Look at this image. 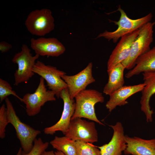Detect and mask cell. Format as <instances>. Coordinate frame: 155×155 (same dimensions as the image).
I'll use <instances>...</instances> for the list:
<instances>
[{
    "mask_svg": "<svg viewBox=\"0 0 155 155\" xmlns=\"http://www.w3.org/2000/svg\"><path fill=\"white\" fill-rule=\"evenodd\" d=\"M74 98L75 110L71 120L84 118L104 125L97 118L94 108L96 104L104 102V97L102 93L94 89H86L79 93Z\"/></svg>",
    "mask_w": 155,
    "mask_h": 155,
    "instance_id": "1",
    "label": "cell"
},
{
    "mask_svg": "<svg viewBox=\"0 0 155 155\" xmlns=\"http://www.w3.org/2000/svg\"><path fill=\"white\" fill-rule=\"evenodd\" d=\"M118 10L121 14L119 20L117 21L109 20L110 22L118 26L117 29L113 32L106 30L98 34L95 39L103 37L108 41L112 40L114 43H115L119 38L140 29L145 24L151 22L153 17L152 13H150L140 18L132 19L127 16L120 5L119 6Z\"/></svg>",
    "mask_w": 155,
    "mask_h": 155,
    "instance_id": "2",
    "label": "cell"
},
{
    "mask_svg": "<svg viewBox=\"0 0 155 155\" xmlns=\"http://www.w3.org/2000/svg\"><path fill=\"white\" fill-rule=\"evenodd\" d=\"M5 100L9 123L15 129L23 151L26 153H28L32 149L37 136L41 132L22 122L17 115L13 104L9 98H7Z\"/></svg>",
    "mask_w": 155,
    "mask_h": 155,
    "instance_id": "3",
    "label": "cell"
},
{
    "mask_svg": "<svg viewBox=\"0 0 155 155\" xmlns=\"http://www.w3.org/2000/svg\"><path fill=\"white\" fill-rule=\"evenodd\" d=\"M155 25V22H151L140 29L138 36L132 44L129 57L121 63L125 69L133 68L137 59L150 49V45L153 40V28Z\"/></svg>",
    "mask_w": 155,
    "mask_h": 155,
    "instance_id": "4",
    "label": "cell"
},
{
    "mask_svg": "<svg viewBox=\"0 0 155 155\" xmlns=\"http://www.w3.org/2000/svg\"><path fill=\"white\" fill-rule=\"evenodd\" d=\"M30 51L27 45L23 44L21 51L16 53L12 58V62L18 66L14 74L15 86L27 83L34 75L33 69L40 56L37 54L33 56Z\"/></svg>",
    "mask_w": 155,
    "mask_h": 155,
    "instance_id": "5",
    "label": "cell"
},
{
    "mask_svg": "<svg viewBox=\"0 0 155 155\" xmlns=\"http://www.w3.org/2000/svg\"><path fill=\"white\" fill-rule=\"evenodd\" d=\"M54 21L51 10L43 8L35 9L31 12L28 15L25 24L31 34L42 36L54 29Z\"/></svg>",
    "mask_w": 155,
    "mask_h": 155,
    "instance_id": "6",
    "label": "cell"
},
{
    "mask_svg": "<svg viewBox=\"0 0 155 155\" xmlns=\"http://www.w3.org/2000/svg\"><path fill=\"white\" fill-rule=\"evenodd\" d=\"M54 92L47 90L44 80L40 77L39 84L35 92L32 93H27L22 98V102L25 104L27 115L29 116L37 115L46 102L56 100Z\"/></svg>",
    "mask_w": 155,
    "mask_h": 155,
    "instance_id": "7",
    "label": "cell"
},
{
    "mask_svg": "<svg viewBox=\"0 0 155 155\" xmlns=\"http://www.w3.org/2000/svg\"><path fill=\"white\" fill-rule=\"evenodd\" d=\"M64 135L74 141H81L93 143L98 140V133L95 123L80 118L71 120Z\"/></svg>",
    "mask_w": 155,
    "mask_h": 155,
    "instance_id": "8",
    "label": "cell"
},
{
    "mask_svg": "<svg viewBox=\"0 0 155 155\" xmlns=\"http://www.w3.org/2000/svg\"><path fill=\"white\" fill-rule=\"evenodd\" d=\"M33 71L46 81L49 89L55 93L57 98L59 97L61 91L67 88V84L62 78L66 73L55 67L46 65L42 62L38 60L34 67Z\"/></svg>",
    "mask_w": 155,
    "mask_h": 155,
    "instance_id": "9",
    "label": "cell"
},
{
    "mask_svg": "<svg viewBox=\"0 0 155 155\" xmlns=\"http://www.w3.org/2000/svg\"><path fill=\"white\" fill-rule=\"evenodd\" d=\"M92 63H89L83 69L76 74L63 75L62 78L67 86L69 94L71 99L82 91L86 89L87 86L95 81L92 74Z\"/></svg>",
    "mask_w": 155,
    "mask_h": 155,
    "instance_id": "10",
    "label": "cell"
},
{
    "mask_svg": "<svg viewBox=\"0 0 155 155\" xmlns=\"http://www.w3.org/2000/svg\"><path fill=\"white\" fill-rule=\"evenodd\" d=\"M59 97L62 99L63 102V110L61 117L54 125L44 129V132L46 134L53 135L57 131H61L65 135L74 114L75 101L74 99L70 98L67 88L61 91Z\"/></svg>",
    "mask_w": 155,
    "mask_h": 155,
    "instance_id": "11",
    "label": "cell"
},
{
    "mask_svg": "<svg viewBox=\"0 0 155 155\" xmlns=\"http://www.w3.org/2000/svg\"><path fill=\"white\" fill-rule=\"evenodd\" d=\"M140 29L121 38L108 61L107 71L110 70L118 64L121 63L128 58L132 44L138 36Z\"/></svg>",
    "mask_w": 155,
    "mask_h": 155,
    "instance_id": "12",
    "label": "cell"
},
{
    "mask_svg": "<svg viewBox=\"0 0 155 155\" xmlns=\"http://www.w3.org/2000/svg\"><path fill=\"white\" fill-rule=\"evenodd\" d=\"M30 42L31 47L39 56L58 57L66 50L64 45L55 38H32Z\"/></svg>",
    "mask_w": 155,
    "mask_h": 155,
    "instance_id": "13",
    "label": "cell"
},
{
    "mask_svg": "<svg viewBox=\"0 0 155 155\" xmlns=\"http://www.w3.org/2000/svg\"><path fill=\"white\" fill-rule=\"evenodd\" d=\"M113 130V134L107 144L97 146L100 150L101 155H122L126 147L124 128L121 122L110 125Z\"/></svg>",
    "mask_w": 155,
    "mask_h": 155,
    "instance_id": "14",
    "label": "cell"
},
{
    "mask_svg": "<svg viewBox=\"0 0 155 155\" xmlns=\"http://www.w3.org/2000/svg\"><path fill=\"white\" fill-rule=\"evenodd\" d=\"M143 74L145 86L142 91L141 109L146 116L147 122H151L154 113L151 109L150 101L151 97L155 94V71L144 72Z\"/></svg>",
    "mask_w": 155,
    "mask_h": 155,
    "instance_id": "15",
    "label": "cell"
},
{
    "mask_svg": "<svg viewBox=\"0 0 155 155\" xmlns=\"http://www.w3.org/2000/svg\"><path fill=\"white\" fill-rule=\"evenodd\" d=\"M126 147L125 155H155V138L145 140L125 135Z\"/></svg>",
    "mask_w": 155,
    "mask_h": 155,
    "instance_id": "16",
    "label": "cell"
},
{
    "mask_svg": "<svg viewBox=\"0 0 155 155\" xmlns=\"http://www.w3.org/2000/svg\"><path fill=\"white\" fill-rule=\"evenodd\" d=\"M145 86L144 83L132 86H124L109 95V99L106 104V108L111 112L117 106L127 104V99L136 93L142 91Z\"/></svg>",
    "mask_w": 155,
    "mask_h": 155,
    "instance_id": "17",
    "label": "cell"
},
{
    "mask_svg": "<svg viewBox=\"0 0 155 155\" xmlns=\"http://www.w3.org/2000/svg\"><path fill=\"white\" fill-rule=\"evenodd\" d=\"M155 71V46L140 56L134 67L125 75L127 78L142 72Z\"/></svg>",
    "mask_w": 155,
    "mask_h": 155,
    "instance_id": "18",
    "label": "cell"
},
{
    "mask_svg": "<svg viewBox=\"0 0 155 155\" xmlns=\"http://www.w3.org/2000/svg\"><path fill=\"white\" fill-rule=\"evenodd\" d=\"M125 67L120 63L107 71L108 76L107 83L103 89V92L110 95L124 86Z\"/></svg>",
    "mask_w": 155,
    "mask_h": 155,
    "instance_id": "19",
    "label": "cell"
},
{
    "mask_svg": "<svg viewBox=\"0 0 155 155\" xmlns=\"http://www.w3.org/2000/svg\"><path fill=\"white\" fill-rule=\"evenodd\" d=\"M74 141L65 136H55L50 142L53 147L65 155H77Z\"/></svg>",
    "mask_w": 155,
    "mask_h": 155,
    "instance_id": "20",
    "label": "cell"
},
{
    "mask_svg": "<svg viewBox=\"0 0 155 155\" xmlns=\"http://www.w3.org/2000/svg\"><path fill=\"white\" fill-rule=\"evenodd\" d=\"M92 144L81 141H74L77 155H101L99 149Z\"/></svg>",
    "mask_w": 155,
    "mask_h": 155,
    "instance_id": "21",
    "label": "cell"
},
{
    "mask_svg": "<svg viewBox=\"0 0 155 155\" xmlns=\"http://www.w3.org/2000/svg\"><path fill=\"white\" fill-rule=\"evenodd\" d=\"M10 95H13L22 102V98L19 96L16 92L13 90L11 86L7 81L0 78V103L5 100Z\"/></svg>",
    "mask_w": 155,
    "mask_h": 155,
    "instance_id": "22",
    "label": "cell"
},
{
    "mask_svg": "<svg viewBox=\"0 0 155 155\" xmlns=\"http://www.w3.org/2000/svg\"><path fill=\"white\" fill-rule=\"evenodd\" d=\"M49 145L48 142H44L40 137L36 139L31 150L28 153L22 150L21 155H41L47 148Z\"/></svg>",
    "mask_w": 155,
    "mask_h": 155,
    "instance_id": "23",
    "label": "cell"
},
{
    "mask_svg": "<svg viewBox=\"0 0 155 155\" xmlns=\"http://www.w3.org/2000/svg\"><path fill=\"white\" fill-rule=\"evenodd\" d=\"M8 123L6 108L3 103L0 107V137L1 139L5 137V129Z\"/></svg>",
    "mask_w": 155,
    "mask_h": 155,
    "instance_id": "24",
    "label": "cell"
},
{
    "mask_svg": "<svg viewBox=\"0 0 155 155\" xmlns=\"http://www.w3.org/2000/svg\"><path fill=\"white\" fill-rule=\"evenodd\" d=\"M12 48L11 44L5 41L0 42V51L2 53L8 52Z\"/></svg>",
    "mask_w": 155,
    "mask_h": 155,
    "instance_id": "25",
    "label": "cell"
},
{
    "mask_svg": "<svg viewBox=\"0 0 155 155\" xmlns=\"http://www.w3.org/2000/svg\"><path fill=\"white\" fill-rule=\"evenodd\" d=\"M41 155H55V152L53 150L45 151Z\"/></svg>",
    "mask_w": 155,
    "mask_h": 155,
    "instance_id": "26",
    "label": "cell"
},
{
    "mask_svg": "<svg viewBox=\"0 0 155 155\" xmlns=\"http://www.w3.org/2000/svg\"><path fill=\"white\" fill-rule=\"evenodd\" d=\"M54 152L55 155H65L63 152L59 151H57Z\"/></svg>",
    "mask_w": 155,
    "mask_h": 155,
    "instance_id": "27",
    "label": "cell"
},
{
    "mask_svg": "<svg viewBox=\"0 0 155 155\" xmlns=\"http://www.w3.org/2000/svg\"><path fill=\"white\" fill-rule=\"evenodd\" d=\"M22 151V148L21 147L19 149L18 151V152H17V154H16V155H21Z\"/></svg>",
    "mask_w": 155,
    "mask_h": 155,
    "instance_id": "28",
    "label": "cell"
}]
</instances>
